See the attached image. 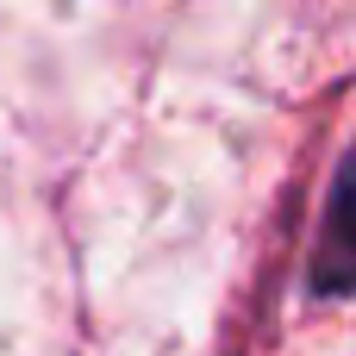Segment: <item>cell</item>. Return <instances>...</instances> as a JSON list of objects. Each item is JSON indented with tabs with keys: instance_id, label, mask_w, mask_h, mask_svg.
<instances>
[]
</instances>
